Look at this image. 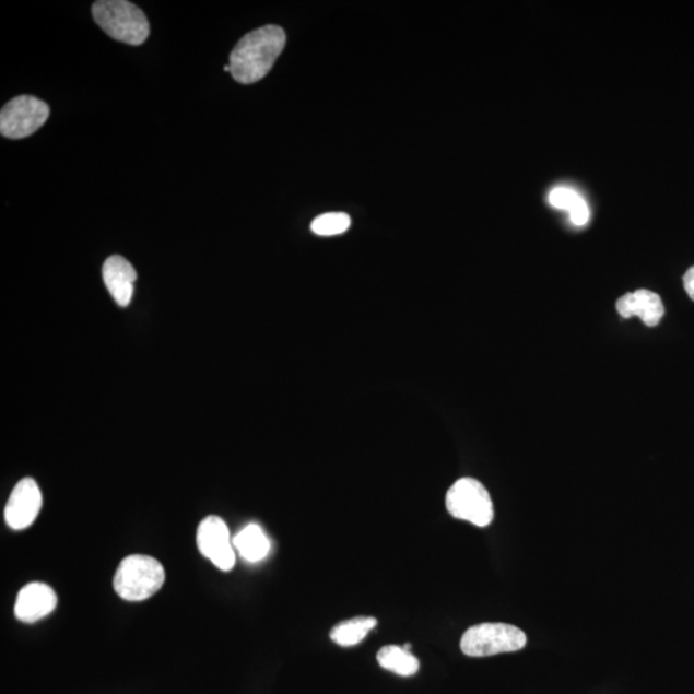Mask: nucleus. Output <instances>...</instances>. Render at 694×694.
<instances>
[{"instance_id": "1", "label": "nucleus", "mask_w": 694, "mask_h": 694, "mask_svg": "<svg viewBox=\"0 0 694 694\" xmlns=\"http://www.w3.org/2000/svg\"><path fill=\"white\" fill-rule=\"evenodd\" d=\"M286 46V33L267 25L248 33L237 43L230 57L231 74L240 84H254L269 74Z\"/></svg>"}, {"instance_id": "2", "label": "nucleus", "mask_w": 694, "mask_h": 694, "mask_svg": "<svg viewBox=\"0 0 694 694\" xmlns=\"http://www.w3.org/2000/svg\"><path fill=\"white\" fill-rule=\"evenodd\" d=\"M94 21L111 38L141 46L150 35L148 17L127 0H99L92 7Z\"/></svg>"}, {"instance_id": "3", "label": "nucleus", "mask_w": 694, "mask_h": 694, "mask_svg": "<svg viewBox=\"0 0 694 694\" xmlns=\"http://www.w3.org/2000/svg\"><path fill=\"white\" fill-rule=\"evenodd\" d=\"M165 569L156 558L133 554L123 558L114 577L116 593L126 601L139 602L163 588Z\"/></svg>"}, {"instance_id": "4", "label": "nucleus", "mask_w": 694, "mask_h": 694, "mask_svg": "<svg viewBox=\"0 0 694 694\" xmlns=\"http://www.w3.org/2000/svg\"><path fill=\"white\" fill-rule=\"evenodd\" d=\"M526 642V634L517 626L486 623L471 626L460 639V649L470 657H487L520 651Z\"/></svg>"}, {"instance_id": "5", "label": "nucleus", "mask_w": 694, "mask_h": 694, "mask_svg": "<svg viewBox=\"0 0 694 694\" xmlns=\"http://www.w3.org/2000/svg\"><path fill=\"white\" fill-rule=\"evenodd\" d=\"M448 513L479 528H486L494 520V506L491 494L480 481L463 478L455 482L445 498Z\"/></svg>"}, {"instance_id": "6", "label": "nucleus", "mask_w": 694, "mask_h": 694, "mask_svg": "<svg viewBox=\"0 0 694 694\" xmlns=\"http://www.w3.org/2000/svg\"><path fill=\"white\" fill-rule=\"evenodd\" d=\"M49 118V106L46 102L33 96L13 98L0 113V133L10 139L31 137L38 131Z\"/></svg>"}, {"instance_id": "7", "label": "nucleus", "mask_w": 694, "mask_h": 694, "mask_svg": "<svg viewBox=\"0 0 694 694\" xmlns=\"http://www.w3.org/2000/svg\"><path fill=\"white\" fill-rule=\"evenodd\" d=\"M197 546L222 572H231L236 565V554L231 542L228 526L223 518L209 516L197 529Z\"/></svg>"}, {"instance_id": "8", "label": "nucleus", "mask_w": 694, "mask_h": 694, "mask_svg": "<svg viewBox=\"0 0 694 694\" xmlns=\"http://www.w3.org/2000/svg\"><path fill=\"white\" fill-rule=\"evenodd\" d=\"M43 498L36 481L22 479L14 486L4 509L7 525L13 530H25L32 526L42 509Z\"/></svg>"}, {"instance_id": "9", "label": "nucleus", "mask_w": 694, "mask_h": 694, "mask_svg": "<svg viewBox=\"0 0 694 694\" xmlns=\"http://www.w3.org/2000/svg\"><path fill=\"white\" fill-rule=\"evenodd\" d=\"M58 603L56 591L44 583H31L20 590L14 615L21 623L34 624L52 613Z\"/></svg>"}, {"instance_id": "10", "label": "nucleus", "mask_w": 694, "mask_h": 694, "mask_svg": "<svg viewBox=\"0 0 694 694\" xmlns=\"http://www.w3.org/2000/svg\"><path fill=\"white\" fill-rule=\"evenodd\" d=\"M102 275H104L106 287L116 304L126 308L134 294L137 272L133 266L119 255H114L105 261Z\"/></svg>"}, {"instance_id": "11", "label": "nucleus", "mask_w": 694, "mask_h": 694, "mask_svg": "<svg viewBox=\"0 0 694 694\" xmlns=\"http://www.w3.org/2000/svg\"><path fill=\"white\" fill-rule=\"evenodd\" d=\"M616 308L621 317H638L648 327L659 325L664 314L661 297L649 290H638L624 295L619 298Z\"/></svg>"}, {"instance_id": "12", "label": "nucleus", "mask_w": 694, "mask_h": 694, "mask_svg": "<svg viewBox=\"0 0 694 694\" xmlns=\"http://www.w3.org/2000/svg\"><path fill=\"white\" fill-rule=\"evenodd\" d=\"M233 546L239 552L240 557L251 564H257L267 557L270 552V542L259 525H247L243 531L233 538Z\"/></svg>"}, {"instance_id": "13", "label": "nucleus", "mask_w": 694, "mask_h": 694, "mask_svg": "<svg viewBox=\"0 0 694 694\" xmlns=\"http://www.w3.org/2000/svg\"><path fill=\"white\" fill-rule=\"evenodd\" d=\"M377 619L370 616H360L342 621L334 625L330 633V638L336 645L341 647H353L360 645L370 631L377 626Z\"/></svg>"}, {"instance_id": "14", "label": "nucleus", "mask_w": 694, "mask_h": 694, "mask_svg": "<svg viewBox=\"0 0 694 694\" xmlns=\"http://www.w3.org/2000/svg\"><path fill=\"white\" fill-rule=\"evenodd\" d=\"M377 661L385 670L400 677H413L419 673L420 661L404 646H385L377 654Z\"/></svg>"}, {"instance_id": "15", "label": "nucleus", "mask_w": 694, "mask_h": 694, "mask_svg": "<svg viewBox=\"0 0 694 694\" xmlns=\"http://www.w3.org/2000/svg\"><path fill=\"white\" fill-rule=\"evenodd\" d=\"M550 201L554 208L567 210L572 222L575 225L588 223L589 208L583 197L573 189L561 187L555 188L550 195Z\"/></svg>"}, {"instance_id": "16", "label": "nucleus", "mask_w": 694, "mask_h": 694, "mask_svg": "<svg viewBox=\"0 0 694 694\" xmlns=\"http://www.w3.org/2000/svg\"><path fill=\"white\" fill-rule=\"evenodd\" d=\"M352 219L345 213H328L314 219L311 231L321 237L342 235L350 228Z\"/></svg>"}, {"instance_id": "17", "label": "nucleus", "mask_w": 694, "mask_h": 694, "mask_svg": "<svg viewBox=\"0 0 694 694\" xmlns=\"http://www.w3.org/2000/svg\"><path fill=\"white\" fill-rule=\"evenodd\" d=\"M683 282H684V289L686 291V294H689V296L694 302V267L686 270V273L684 274V278H683Z\"/></svg>"}]
</instances>
